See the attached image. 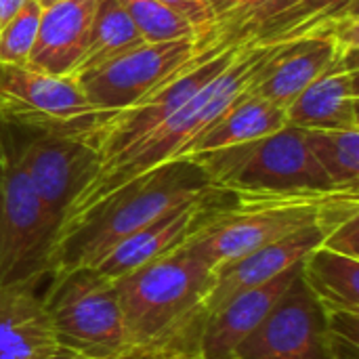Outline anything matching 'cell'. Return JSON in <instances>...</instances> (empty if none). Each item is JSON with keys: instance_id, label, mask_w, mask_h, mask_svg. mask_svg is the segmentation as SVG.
<instances>
[{"instance_id": "6da1fadb", "label": "cell", "mask_w": 359, "mask_h": 359, "mask_svg": "<svg viewBox=\"0 0 359 359\" xmlns=\"http://www.w3.org/2000/svg\"><path fill=\"white\" fill-rule=\"evenodd\" d=\"M297 38H301V36L246 44L238 53V57L229 63L227 69H223L217 78H212L200 93H196L168 120H164L160 126L149 130L145 137H141L128 149L101 162L95 177L88 181V185L82 189V194L74 200V204L67 210L63 221L86 210L88 206H93L107 194L120 189L128 181H133L170 160L185 158L191 143L210 124H215L250 88V84L257 80L259 72L276 55L290 40H297Z\"/></svg>"}, {"instance_id": "7a4b0ae2", "label": "cell", "mask_w": 359, "mask_h": 359, "mask_svg": "<svg viewBox=\"0 0 359 359\" xmlns=\"http://www.w3.org/2000/svg\"><path fill=\"white\" fill-rule=\"evenodd\" d=\"M204 168L194 158L170 160L107 194L59 227L55 271L97 267L122 240L158 217L210 194Z\"/></svg>"}, {"instance_id": "3957f363", "label": "cell", "mask_w": 359, "mask_h": 359, "mask_svg": "<svg viewBox=\"0 0 359 359\" xmlns=\"http://www.w3.org/2000/svg\"><path fill=\"white\" fill-rule=\"evenodd\" d=\"M215 271L189 242L116 280L133 345L198 330Z\"/></svg>"}, {"instance_id": "277c9868", "label": "cell", "mask_w": 359, "mask_h": 359, "mask_svg": "<svg viewBox=\"0 0 359 359\" xmlns=\"http://www.w3.org/2000/svg\"><path fill=\"white\" fill-rule=\"evenodd\" d=\"M359 189H316L288 194H229L215 217L189 240L212 271L320 223L324 208L339 196Z\"/></svg>"}, {"instance_id": "5b68a950", "label": "cell", "mask_w": 359, "mask_h": 359, "mask_svg": "<svg viewBox=\"0 0 359 359\" xmlns=\"http://www.w3.org/2000/svg\"><path fill=\"white\" fill-rule=\"evenodd\" d=\"M17 143L19 128L0 122V290L50 278L61 227L23 175Z\"/></svg>"}, {"instance_id": "8992f818", "label": "cell", "mask_w": 359, "mask_h": 359, "mask_svg": "<svg viewBox=\"0 0 359 359\" xmlns=\"http://www.w3.org/2000/svg\"><path fill=\"white\" fill-rule=\"evenodd\" d=\"M42 305L59 347L84 358L109 359L130 347L116 280L97 267L55 271Z\"/></svg>"}, {"instance_id": "52a82bcc", "label": "cell", "mask_w": 359, "mask_h": 359, "mask_svg": "<svg viewBox=\"0 0 359 359\" xmlns=\"http://www.w3.org/2000/svg\"><path fill=\"white\" fill-rule=\"evenodd\" d=\"M191 158L215 189L229 194L337 189L309 151L305 130L290 124L273 135Z\"/></svg>"}, {"instance_id": "ba28073f", "label": "cell", "mask_w": 359, "mask_h": 359, "mask_svg": "<svg viewBox=\"0 0 359 359\" xmlns=\"http://www.w3.org/2000/svg\"><path fill=\"white\" fill-rule=\"evenodd\" d=\"M111 114L95 109L72 76L0 63V122L25 130L86 135Z\"/></svg>"}, {"instance_id": "9c48e42d", "label": "cell", "mask_w": 359, "mask_h": 359, "mask_svg": "<svg viewBox=\"0 0 359 359\" xmlns=\"http://www.w3.org/2000/svg\"><path fill=\"white\" fill-rule=\"evenodd\" d=\"M204 50L212 48H202L198 38L143 42L74 80L95 109L116 114L139 103Z\"/></svg>"}, {"instance_id": "30bf717a", "label": "cell", "mask_w": 359, "mask_h": 359, "mask_svg": "<svg viewBox=\"0 0 359 359\" xmlns=\"http://www.w3.org/2000/svg\"><path fill=\"white\" fill-rule=\"evenodd\" d=\"M244 46L246 44H233V46L204 50L196 61H191L185 69H181L164 84H160L154 93L143 97L139 103L107 116L95 128L82 135L99 151V164L128 149L149 130H154L164 120H168L212 78H217L223 69H227Z\"/></svg>"}, {"instance_id": "8fae6325", "label": "cell", "mask_w": 359, "mask_h": 359, "mask_svg": "<svg viewBox=\"0 0 359 359\" xmlns=\"http://www.w3.org/2000/svg\"><path fill=\"white\" fill-rule=\"evenodd\" d=\"M19 128V126H17ZM19 164L46 210L63 223L74 200L99 168V151L69 130L19 128Z\"/></svg>"}, {"instance_id": "7c38bea8", "label": "cell", "mask_w": 359, "mask_h": 359, "mask_svg": "<svg viewBox=\"0 0 359 359\" xmlns=\"http://www.w3.org/2000/svg\"><path fill=\"white\" fill-rule=\"evenodd\" d=\"M229 359H339L330 318L299 276Z\"/></svg>"}, {"instance_id": "4fadbf2b", "label": "cell", "mask_w": 359, "mask_h": 359, "mask_svg": "<svg viewBox=\"0 0 359 359\" xmlns=\"http://www.w3.org/2000/svg\"><path fill=\"white\" fill-rule=\"evenodd\" d=\"M358 17H347L334 29L290 40L259 72L248 93L286 109L311 82H316L339 61L358 59Z\"/></svg>"}, {"instance_id": "5bb4252c", "label": "cell", "mask_w": 359, "mask_h": 359, "mask_svg": "<svg viewBox=\"0 0 359 359\" xmlns=\"http://www.w3.org/2000/svg\"><path fill=\"white\" fill-rule=\"evenodd\" d=\"M217 34L227 44L269 42L337 27L351 15H326L301 6L297 0H206Z\"/></svg>"}, {"instance_id": "9a60e30c", "label": "cell", "mask_w": 359, "mask_h": 359, "mask_svg": "<svg viewBox=\"0 0 359 359\" xmlns=\"http://www.w3.org/2000/svg\"><path fill=\"white\" fill-rule=\"evenodd\" d=\"M227 196L229 191L212 189L200 200L168 210L111 248L99 261L97 269L111 280H120L135 269L183 248L215 217V212L225 204Z\"/></svg>"}, {"instance_id": "2e32d148", "label": "cell", "mask_w": 359, "mask_h": 359, "mask_svg": "<svg viewBox=\"0 0 359 359\" xmlns=\"http://www.w3.org/2000/svg\"><path fill=\"white\" fill-rule=\"evenodd\" d=\"M299 271L301 263L267 284L227 299L223 305L206 313L198 332L196 353L202 359H229L238 345L267 318Z\"/></svg>"}, {"instance_id": "e0dca14e", "label": "cell", "mask_w": 359, "mask_h": 359, "mask_svg": "<svg viewBox=\"0 0 359 359\" xmlns=\"http://www.w3.org/2000/svg\"><path fill=\"white\" fill-rule=\"evenodd\" d=\"M322 242V227L320 223L309 225L305 229H299L278 242H271L267 246H261L225 267L215 271L212 286L204 301V316L223 305L227 299L248 290L257 288L261 284H267L282 276L284 271L299 265L307 252H311Z\"/></svg>"}, {"instance_id": "ac0fdd59", "label": "cell", "mask_w": 359, "mask_h": 359, "mask_svg": "<svg viewBox=\"0 0 359 359\" xmlns=\"http://www.w3.org/2000/svg\"><path fill=\"white\" fill-rule=\"evenodd\" d=\"M358 105V59H343L286 107V118L303 130H359Z\"/></svg>"}, {"instance_id": "d6986e66", "label": "cell", "mask_w": 359, "mask_h": 359, "mask_svg": "<svg viewBox=\"0 0 359 359\" xmlns=\"http://www.w3.org/2000/svg\"><path fill=\"white\" fill-rule=\"evenodd\" d=\"M97 4L99 0H61L42 8L25 65L53 76H72L86 48Z\"/></svg>"}, {"instance_id": "ffe728a7", "label": "cell", "mask_w": 359, "mask_h": 359, "mask_svg": "<svg viewBox=\"0 0 359 359\" xmlns=\"http://www.w3.org/2000/svg\"><path fill=\"white\" fill-rule=\"evenodd\" d=\"M57 347L38 288L0 290V359H42Z\"/></svg>"}, {"instance_id": "44dd1931", "label": "cell", "mask_w": 359, "mask_h": 359, "mask_svg": "<svg viewBox=\"0 0 359 359\" xmlns=\"http://www.w3.org/2000/svg\"><path fill=\"white\" fill-rule=\"evenodd\" d=\"M286 124H288V118H286L284 107L263 97L250 95L246 90L215 124H210L191 143L185 158L248 143V141L273 135L282 130Z\"/></svg>"}, {"instance_id": "7402d4cb", "label": "cell", "mask_w": 359, "mask_h": 359, "mask_svg": "<svg viewBox=\"0 0 359 359\" xmlns=\"http://www.w3.org/2000/svg\"><path fill=\"white\" fill-rule=\"evenodd\" d=\"M301 278L328 318L359 316V259L316 246L301 261Z\"/></svg>"}, {"instance_id": "603a6c76", "label": "cell", "mask_w": 359, "mask_h": 359, "mask_svg": "<svg viewBox=\"0 0 359 359\" xmlns=\"http://www.w3.org/2000/svg\"><path fill=\"white\" fill-rule=\"evenodd\" d=\"M143 42L145 40L141 38V34L137 32V27L133 25L130 17L126 15L118 0H99L86 48L76 69L72 72V78H78L95 69Z\"/></svg>"}, {"instance_id": "cb8c5ba5", "label": "cell", "mask_w": 359, "mask_h": 359, "mask_svg": "<svg viewBox=\"0 0 359 359\" xmlns=\"http://www.w3.org/2000/svg\"><path fill=\"white\" fill-rule=\"evenodd\" d=\"M316 162L337 189H359V130H305Z\"/></svg>"}, {"instance_id": "d4e9b609", "label": "cell", "mask_w": 359, "mask_h": 359, "mask_svg": "<svg viewBox=\"0 0 359 359\" xmlns=\"http://www.w3.org/2000/svg\"><path fill=\"white\" fill-rule=\"evenodd\" d=\"M133 25L145 42H168L181 38H198L194 23L160 0H118ZM202 46V44H200ZM204 48V46H202Z\"/></svg>"}, {"instance_id": "484cf974", "label": "cell", "mask_w": 359, "mask_h": 359, "mask_svg": "<svg viewBox=\"0 0 359 359\" xmlns=\"http://www.w3.org/2000/svg\"><path fill=\"white\" fill-rule=\"evenodd\" d=\"M42 8L29 0L4 27H0V63L25 65L36 42Z\"/></svg>"}, {"instance_id": "4316f807", "label": "cell", "mask_w": 359, "mask_h": 359, "mask_svg": "<svg viewBox=\"0 0 359 359\" xmlns=\"http://www.w3.org/2000/svg\"><path fill=\"white\" fill-rule=\"evenodd\" d=\"M198 332L200 328L183 332V334H175V337L158 339V341L137 343L109 359H175L185 349H196Z\"/></svg>"}, {"instance_id": "83f0119b", "label": "cell", "mask_w": 359, "mask_h": 359, "mask_svg": "<svg viewBox=\"0 0 359 359\" xmlns=\"http://www.w3.org/2000/svg\"><path fill=\"white\" fill-rule=\"evenodd\" d=\"M164 4H168L170 8L179 11L181 15H185L194 27L198 29L200 34V44L204 48H217V46H233V44H227L219 38L217 34V21H215V15L208 6L206 0H160Z\"/></svg>"}, {"instance_id": "f1b7e54d", "label": "cell", "mask_w": 359, "mask_h": 359, "mask_svg": "<svg viewBox=\"0 0 359 359\" xmlns=\"http://www.w3.org/2000/svg\"><path fill=\"white\" fill-rule=\"evenodd\" d=\"M301 6L316 11V13H326V15H349L358 13V0H297Z\"/></svg>"}, {"instance_id": "f546056e", "label": "cell", "mask_w": 359, "mask_h": 359, "mask_svg": "<svg viewBox=\"0 0 359 359\" xmlns=\"http://www.w3.org/2000/svg\"><path fill=\"white\" fill-rule=\"evenodd\" d=\"M29 0H0V27H4Z\"/></svg>"}, {"instance_id": "4dcf8cb0", "label": "cell", "mask_w": 359, "mask_h": 359, "mask_svg": "<svg viewBox=\"0 0 359 359\" xmlns=\"http://www.w3.org/2000/svg\"><path fill=\"white\" fill-rule=\"evenodd\" d=\"M42 359H90V358H84V355H80V353H76V351H72V349H65V347H57L55 351H50L48 355H44Z\"/></svg>"}, {"instance_id": "1f68e13d", "label": "cell", "mask_w": 359, "mask_h": 359, "mask_svg": "<svg viewBox=\"0 0 359 359\" xmlns=\"http://www.w3.org/2000/svg\"><path fill=\"white\" fill-rule=\"evenodd\" d=\"M175 359H202V358L196 353V349H185V351H181V353H179Z\"/></svg>"}, {"instance_id": "d6a6232c", "label": "cell", "mask_w": 359, "mask_h": 359, "mask_svg": "<svg viewBox=\"0 0 359 359\" xmlns=\"http://www.w3.org/2000/svg\"><path fill=\"white\" fill-rule=\"evenodd\" d=\"M57 2H61V0H36V4H38L40 8H46V6H53V4H57Z\"/></svg>"}]
</instances>
